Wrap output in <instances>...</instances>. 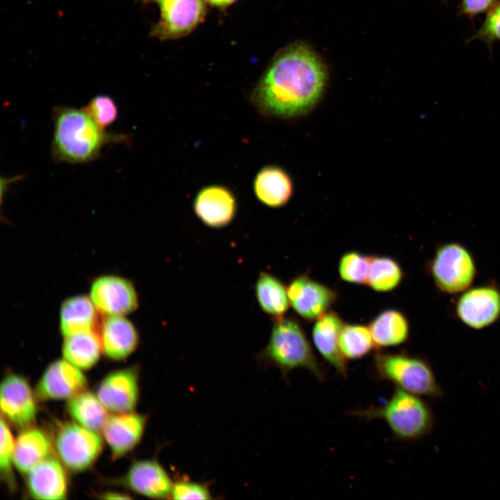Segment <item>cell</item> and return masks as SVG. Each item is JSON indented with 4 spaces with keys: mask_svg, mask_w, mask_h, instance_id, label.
I'll list each match as a JSON object with an SVG mask.
<instances>
[{
    "mask_svg": "<svg viewBox=\"0 0 500 500\" xmlns=\"http://www.w3.org/2000/svg\"><path fill=\"white\" fill-rule=\"evenodd\" d=\"M327 79L318 56L305 45L278 54L258 83L253 100L262 112L291 117L309 111L320 99Z\"/></svg>",
    "mask_w": 500,
    "mask_h": 500,
    "instance_id": "cell-1",
    "label": "cell"
},
{
    "mask_svg": "<svg viewBox=\"0 0 500 500\" xmlns=\"http://www.w3.org/2000/svg\"><path fill=\"white\" fill-rule=\"evenodd\" d=\"M52 153L56 160L85 163L96 159L110 142L126 140L106 133L83 109L61 106L53 111Z\"/></svg>",
    "mask_w": 500,
    "mask_h": 500,
    "instance_id": "cell-2",
    "label": "cell"
},
{
    "mask_svg": "<svg viewBox=\"0 0 500 500\" xmlns=\"http://www.w3.org/2000/svg\"><path fill=\"white\" fill-rule=\"evenodd\" d=\"M262 366H273L284 379L297 369H304L319 382H324L326 371L316 358L311 344L299 321L292 316L273 319L266 347L257 355Z\"/></svg>",
    "mask_w": 500,
    "mask_h": 500,
    "instance_id": "cell-3",
    "label": "cell"
},
{
    "mask_svg": "<svg viewBox=\"0 0 500 500\" xmlns=\"http://www.w3.org/2000/svg\"><path fill=\"white\" fill-rule=\"evenodd\" d=\"M349 415L366 421H383L394 438L401 441H414L424 437L433 425L432 412L419 396L398 388L384 404L356 409Z\"/></svg>",
    "mask_w": 500,
    "mask_h": 500,
    "instance_id": "cell-4",
    "label": "cell"
},
{
    "mask_svg": "<svg viewBox=\"0 0 500 500\" xmlns=\"http://www.w3.org/2000/svg\"><path fill=\"white\" fill-rule=\"evenodd\" d=\"M372 374L378 381L426 397H438L440 388L434 373L422 358L403 352L376 351L372 360Z\"/></svg>",
    "mask_w": 500,
    "mask_h": 500,
    "instance_id": "cell-5",
    "label": "cell"
},
{
    "mask_svg": "<svg viewBox=\"0 0 500 500\" xmlns=\"http://www.w3.org/2000/svg\"><path fill=\"white\" fill-rule=\"evenodd\" d=\"M430 271L440 290L453 294L470 286L476 274V266L467 249L457 243H449L436 251Z\"/></svg>",
    "mask_w": 500,
    "mask_h": 500,
    "instance_id": "cell-6",
    "label": "cell"
},
{
    "mask_svg": "<svg viewBox=\"0 0 500 500\" xmlns=\"http://www.w3.org/2000/svg\"><path fill=\"white\" fill-rule=\"evenodd\" d=\"M56 451L62 462L73 471L90 467L99 456L103 440L97 432L77 422H66L59 427L55 438Z\"/></svg>",
    "mask_w": 500,
    "mask_h": 500,
    "instance_id": "cell-7",
    "label": "cell"
},
{
    "mask_svg": "<svg viewBox=\"0 0 500 500\" xmlns=\"http://www.w3.org/2000/svg\"><path fill=\"white\" fill-rule=\"evenodd\" d=\"M156 3L160 18L151 33L162 40L174 39L190 33L203 19V0H145Z\"/></svg>",
    "mask_w": 500,
    "mask_h": 500,
    "instance_id": "cell-8",
    "label": "cell"
},
{
    "mask_svg": "<svg viewBox=\"0 0 500 500\" xmlns=\"http://www.w3.org/2000/svg\"><path fill=\"white\" fill-rule=\"evenodd\" d=\"M290 306L306 321L316 320L338 299V292L307 274L294 278L288 287Z\"/></svg>",
    "mask_w": 500,
    "mask_h": 500,
    "instance_id": "cell-9",
    "label": "cell"
},
{
    "mask_svg": "<svg viewBox=\"0 0 500 500\" xmlns=\"http://www.w3.org/2000/svg\"><path fill=\"white\" fill-rule=\"evenodd\" d=\"M90 298L98 311L106 316H124L138 307V296L133 283L116 275H104L94 279L90 286Z\"/></svg>",
    "mask_w": 500,
    "mask_h": 500,
    "instance_id": "cell-10",
    "label": "cell"
},
{
    "mask_svg": "<svg viewBox=\"0 0 500 500\" xmlns=\"http://www.w3.org/2000/svg\"><path fill=\"white\" fill-rule=\"evenodd\" d=\"M139 394V371L136 367L110 372L102 379L97 390V396L112 413L133 411Z\"/></svg>",
    "mask_w": 500,
    "mask_h": 500,
    "instance_id": "cell-11",
    "label": "cell"
},
{
    "mask_svg": "<svg viewBox=\"0 0 500 500\" xmlns=\"http://www.w3.org/2000/svg\"><path fill=\"white\" fill-rule=\"evenodd\" d=\"M456 315L467 326L485 328L500 317V291L492 286L465 291L456 303Z\"/></svg>",
    "mask_w": 500,
    "mask_h": 500,
    "instance_id": "cell-12",
    "label": "cell"
},
{
    "mask_svg": "<svg viewBox=\"0 0 500 500\" xmlns=\"http://www.w3.org/2000/svg\"><path fill=\"white\" fill-rule=\"evenodd\" d=\"M86 385L82 369L63 358L47 367L36 386L35 394L42 400L69 399L85 390Z\"/></svg>",
    "mask_w": 500,
    "mask_h": 500,
    "instance_id": "cell-13",
    "label": "cell"
},
{
    "mask_svg": "<svg viewBox=\"0 0 500 500\" xmlns=\"http://www.w3.org/2000/svg\"><path fill=\"white\" fill-rule=\"evenodd\" d=\"M0 401L2 413L15 426L27 428L35 420L37 407L34 395L24 377L10 374L3 379Z\"/></svg>",
    "mask_w": 500,
    "mask_h": 500,
    "instance_id": "cell-14",
    "label": "cell"
},
{
    "mask_svg": "<svg viewBox=\"0 0 500 500\" xmlns=\"http://www.w3.org/2000/svg\"><path fill=\"white\" fill-rule=\"evenodd\" d=\"M195 215L206 226L219 228L228 226L237 212V201L227 188L212 185L197 194L193 203Z\"/></svg>",
    "mask_w": 500,
    "mask_h": 500,
    "instance_id": "cell-15",
    "label": "cell"
},
{
    "mask_svg": "<svg viewBox=\"0 0 500 500\" xmlns=\"http://www.w3.org/2000/svg\"><path fill=\"white\" fill-rule=\"evenodd\" d=\"M147 417L133 411L109 415L102 430L112 456H123L141 440Z\"/></svg>",
    "mask_w": 500,
    "mask_h": 500,
    "instance_id": "cell-16",
    "label": "cell"
},
{
    "mask_svg": "<svg viewBox=\"0 0 500 500\" xmlns=\"http://www.w3.org/2000/svg\"><path fill=\"white\" fill-rule=\"evenodd\" d=\"M127 485L135 492L152 499H171L174 481L155 459L134 462L125 477Z\"/></svg>",
    "mask_w": 500,
    "mask_h": 500,
    "instance_id": "cell-17",
    "label": "cell"
},
{
    "mask_svg": "<svg viewBox=\"0 0 500 500\" xmlns=\"http://www.w3.org/2000/svg\"><path fill=\"white\" fill-rule=\"evenodd\" d=\"M344 322L339 314L328 310L317 318L312 326V340L323 359L341 376H347V361L338 346L339 333Z\"/></svg>",
    "mask_w": 500,
    "mask_h": 500,
    "instance_id": "cell-18",
    "label": "cell"
},
{
    "mask_svg": "<svg viewBox=\"0 0 500 500\" xmlns=\"http://www.w3.org/2000/svg\"><path fill=\"white\" fill-rule=\"evenodd\" d=\"M26 474L28 490L33 498L43 500L66 498L67 477L58 459L50 456Z\"/></svg>",
    "mask_w": 500,
    "mask_h": 500,
    "instance_id": "cell-19",
    "label": "cell"
},
{
    "mask_svg": "<svg viewBox=\"0 0 500 500\" xmlns=\"http://www.w3.org/2000/svg\"><path fill=\"white\" fill-rule=\"evenodd\" d=\"M99 336L103 353L115 360L126 358L139 343L136 328L122 315L106 316L101 324Z\"/></svg>",
    "mask_w": 500,
    "mask_h": 500,
    "instance_id": "cell-20",
    "label": "cell"
},
{
    "mask_svg": "<svg viewBox=\"0 0 500 500\" xmlns=\"http://www.w3.org/2000/svg\"><path fill=\"white\" fill-rule=\"evenodd\" d=\"M253 190L257 199L265 206L280 208L290 200L292 181L289 174L277 166L262 167L253 181Z\"/></svg>",
    "mask_w": 500,
    "mask_h": 500,
    "instance_id": "cell-21",
    "label": "cell"
},
{
    "mask_svg": "<svg viewBox=\"0 0 500 500\" xmlns=\"http://www.w3.org/2000/svg\"><path fill=\"white\" fill-rule=\"evenodd\" d=\"M98 310L89 297L77 295L62 303L60 311V329L64 337L94 331Z\"/></svg>",
    "mask_w": 500,
    "mask_h": 500,
    "instance_id": "cell-22",
    "label": "cell"
},
{
    "mask_svg": "<svg viewBox=\"0 0 500 500\" xmlns=\"http://www.w3.org/2000/svg\"><path fill=\"white\" fill-rule=\"evenodd\" d=\"M369 328L376 349L400 345L408 340L410 333L407 317L394 308L378 313L371 321Z\"/></svg>",
    "mask_w": 500,
    "mask_h": 500,
    "instance_id": "cell-23",
    "label": "cell"
},
{
    "mask_svg": "<svg viewBox=\"0 0 500 500\" xmlns=\"http://www.w3.org/2000/svg\"><path fill=\"white\" fill-rule=\"evenodd\" d=\"M51 451V442L42 431L26 428L15 440L13 464L19 472L27 474L50 456Z\"/></svg>",
    "mask_w": 500,
    "mask_h": 500,
    "instance_id": "cell-24",
    "label": "cell"
},
{
    "mask_svg": "<svg viewBox=\"0 0 500 500\" xmlns=\"http://www.w3.org/2000/svg\"><path fill=\"white\" fill-rule=\"evenodd\" d=\"M255 296L260 309L273 319L284 316L290 306L288 287L275 275L259 273L255 284Z\"/></svg>",
    "mask_w": 500,
    "mask_h": 500,
    "instance_id": "cell-25",
    "label": "cell"
},
{
    "mask_svg": "<svg viewBox=\"0 0 500 500\" xmlns=\"http://www.w3.org/2000/svg\"><path fill=\"white\" fill-rule=\"evenodd\" d=\"M102 351L100 336L90 331L65 337L63 358L81 369H88L99 360Z\"/></svg>",
    "mask_w": 500,
    "mask_h": 500,
    "instance_id": "cell-26",
    "label": "cell"
},
{
    "mask_svg": "<svg viewBox=\"0 0 500 500\" xmlns=\"http://www.w3.org/2000/svg\"><path fill=\"white\" fill-rule=\"evenodd\" d=\"M67 409L76 422L97 433L102 431L109 416L97 394L85 390L68 399Z\"/></svg>",
    "mask_w": 500,
    "mask_h": 500,
    "instance_id": "cell-27",
    "label": "cell"
},
{
    "mask_svg": "<svg viewBox=\"0 0 500 500\" xmlns=\"http://www.w3.org/2000/svg\"><path fill=\"white\" fill-rule=\"evenodd\" d=\"M338 346L347 360H358L376 349L369 326L344 324L338 335Z\"/></svg>",
    "mask_w": 500,
    "mask_h": 500,
    "instance_id": "cell-28",
    "label": "cell"
},
{
    "mask_svg": "<svg viewBox=\"0 0 500 500\" xmlns=\"http://www.w3.org/2000/svg\"><path fill=\"white\" fill-rule=\"evenodd\" d=\"M403 278L400 264L393 258L371 255L367 285L378 292L396 289Z\"/></svg>",
    "mask_w": 500,
    "mask_h": 500,
    "instance_id": "cell-29",
    "label": "cell"
},
{
    "mask_svg": "<svg viewBox=\"0 0 500 500\" xmlns=\"http://www.w3.org/2000/svg\"><path fill=\"white\" fill-rule=\"evenodd\" d=\"M371 255L357 251L345 252L340 258L338 274L349 283L367 285Z\"/></svg>",
    "mask_w": 500,
    "mask_h": 500,
    "instance_id": "cell-30",
    "label": "cell"
},
{
    "mask_svg": "<svg viewBox=\"0 0 500 500\" xmlns=\"http://www.w3.org/2000/svg\"><path fill=\"white\" fill-rule=\"evenodd\" d=\"M82 109L103 130L116 120L118 115L115 101L107 95L94 97Z\"/></svg>",
    "mask_w": 500,
    "mask_h": 500,
    "instance_id": "cell-31",
    "label": "cell"
},
{
    "mask_svg": "<svg viewBox=\"0 0 500 500\" xmlns=\"http://www.w3.org/2000/svg\"><path fill=\"white\" fill-rule=\"evenodd\" d=\"M474 40L483 42L490 49L500 42V1L488 11L482 25L469 41Z\"/></svg>",
    "mask_w": 500,
    "mask_h": 500,
    "instance_id": "cell-32",
    "label": "cell"
},
{
    "mask_svg": "<svg viewBox=\"0 0 500 500\" xmlns=\"http://www.w3.org/2000/svg\"><path fill=\"white\" fill-rule=\"evenodd\" d=\"M171 499H210L212 495L207 484L192 481L188 478H181L173 483Z\"/></svg>",
    "mask_w": 500,
    "mask_h": 500,
    "instance_id": "cell-33",
    "label": "cell"
},
{
    "mask_svg": "<svg viewBox=\"0 0 500 500\" xmlns=\"http://www.w3.org/2000/svg\"><path fill=\"white\" fill-rule=\"evenodd\" d=\"M15 442L9 426L3 417L1 418L0 469L7 480H11V468L13 463Z\"/></svg>",
    "mask_w": 500,
    "mask_h": 500,
    "instance_id": "cell-34",
    "label": "cell"
},
{
    "mask_svg": "<svg viewBox=\"0 0 500 500\" xmlns=\"http://www.w3.org/2000/svg\"><path fill=\"white\" fill-rule=\"evenodd\" d=\"M499 0H461L459 12L461 15L473 18L488 11Z\"/></svg>",
    "mask_w": 500,
    "mask_h": 500,
    "instance_id": "cell-35",
    "label": "cell"
},
{
    "mask_svg": "<svg viewBox=\"0 0 500 500\" xmlns=\"http://www.w3.org/2000/svg\"><path fill=\"white\" fill-rule=\"evenodd\" d=\"M103 499H131V497L128 495H126V494L119 493L117 492H106L103 497Z\"/></svg>",
    "mask_w": 500,
    "mask_h": 500,
    "instance_id": "cell-36",
    "label": "cell"
},
{
    "mask_svg": "<svg viewBox=\"0 0 500 500\" xmlns=\"http://www.w3.org/2000/svg\"><path fill=\"white\" fill-rule=\"evenodd\" d=\"M210 5L216 7L223 8L233 3L236 0H206Z\"/></svg>",
    "mask_w": 500,
    "mask_h": 500,
    "instance_id": "cell-37",
    "label": "cell"
}]
</instances>
